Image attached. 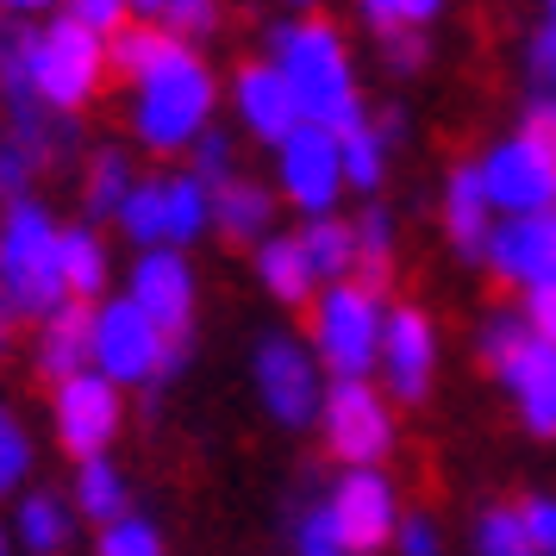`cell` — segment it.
Returning <instances> with one entry per match:
<instances>
[{
  "instance_id": "6da1fadb",
  "label": "cell",
  "mask_w": 556,
  "mask_h": 556,
  "mask_svg": "<svg viewBox=\"0 0 556 556\" xmlns=\"http://www.w3.org/2000/svg\"><path fill=\"white\" fill-rule=\"evenodd\" d=\"M269 63H276V76L288 81V94H294L306 126L344 131V126L363 119L351 51H344V38H338L326 20H281V26H269Z\"/></svg>"
},
{
  "instance_id": "7a4b0ae2",
  "label": "cell",
  "mask_w": 556,
  "mask_h": 556,
  "mask_svg": "<svg viewBox=\"0 0 556 556\" xmlns=\"http://www.w3.org/2000/svg\"><path fill=\"white\" fill-rule=\"evenodd\" d=\"M131 88H138V94H131V131H138L144 151L176 156L213 126L219 88H213V70H206L188 45H176L156 70H144V76L131 81Z\"/></svg>"
},
{
  "instance_id": "3957f363",
  "label": "cell",
  "mask_w": 556,
  "mask_h": 556,
  "mask_svg": "<svg viewBox=\"0 0 556 556\" xmlns=\"http://www.w3.org/2000/svg\"><path fill=\"white\" fill-rule=\"evenodd\" d=\"M56 219L45 201H7L0 213V301L20 319H51L70 301L63 288V256H56Z\"/></svg>"
},
{
  "instance_id": "277c9868",
  "label": "cell",
  "mask_w": 556,
  "mask_h": 556,
  "mask_svg": "<svg viewBox=\"0 0 556 556\" xmlns=\"http://www.w3.org/2000/svg\"><path fill=\"white\" fill-rule=\"evenodd\" d=\"M381 319H388L381 294H369L363 281H331L313 301V356H319V369H331V381H363L381 356Z\"/></svg>"
},
{
  "instance_id": "5b68a950",
  "label": "cell",
  "mask_w": 556,
  "mask_h": 556,
  "mask_svg": "<svg viewBox=\"0 0 556 556\" xmlns=\"http://www.w3.org/2000/svg\"><path fill=\"white\" fill-rule=\"evenodd\" d=\"M106 76V38H94L76 20H56V26L31 31V94L51 106V113H81L94 101V88Z\"/></svg>"
},
{
  "instance_id": "8992f818",
  "label": "cell",
  "mask_w": 556,
  "mask_h": 556,
  "mask_svg": "<svg viewBox=\"0 0 556 556\" xmlns=\"http://www.w3.org/2000/svg\"><path fill=\"white\" fill-rule=\"evenodd\" d=\"M169 344L163 331L138 313V306L119 294V301L94 306V338H88V369L106 376L113 388H151L163 381V363H169Z\"/></svg>"
},
{
  "instance_id": "52a82bcc",
  "label": "cell",
  "mask_w": 556,
  "mask_h": 556,
  "mask_svg": "<svg viewBox=\"0 0 556 556\" xmlns=\"http://www.w3.org/2000/svg\"><path fill=\"white\" fill-rule=\"evenodd\" d=\"M251 376H256V401L263 413L288 431H306L319 426V401H326V381H319V356L294 344V338H281L269 331L251 356Z\"/></svg>"
},
{
  "instance_id": "ba28073f",
  "label": "cell",
  "mask_w": 556,
  "mask_h": 556,
  "mask_svg": "<svg viewBox=\"0 0 556 556\" xmlns=\"http://www.w3.org/2000/svg\"><path fill=\"white\" fill-rule=\"evenodd\" d=\"M319 426H326V451L344 469H376L381 456L394 451V413L381 401L369 376L363 381H331L319 401Z\"/></svg>"
},
{
  "instance_id": "9c48e42d",
  "label": "cell",
  "mask_w": 556,
  "mask_h": 556,
  "mask_svg": "<svg viewBox=\"0 0 556 556\" xmlns=\"http://www.w3.org/2000/svg\"><path fill=\"white\" fill-rule=\"evenodd\" d=\"M326 519L331 531L344 538V551L351 556H376L394 544V526H401V501H394V488L381 469H344V476L331 481L326 501Z\"/></svg>"
},
{
  "instance_id": "30bf717a",
  "label": "cell",
  "mask_w": 556,
  "mask_h": 556,
  "mask_svg": "<svg viewBox=\"0 0 556 556\" xmlns=\"http://www.w3.org/2000/svg\"><path fill=\"white\" fill-rule=\"evenodd\" d=\"M276 181L281 194L301 206L306 219H319V213H331L338 206V194H344V163H338V131L326 126H294L288 138L276 144Z\"/></svg>"
},
{
  "instance_id": "8fae6325",
  "label": "cell",
  "mask_w": 556,
  "mask_h": 556,
  "mask_svg": "<svg viewBox=\"0 0 556 556\" xmlns=\"http://www.w3.org/2000/svg\"><path fill=\"white\" fill-rule=\"evenodd\" d=\"M126 426V406H119V388L94 369H81V376L56 381V444L88 463V456H106V444L119 438Z\"/></svg>"
},
{
  "instance_id": "7c38bea8",
  "label": "cell",
  "mask_w": 556,
  "mask_h": 556,
  "mask_svg": "<svg viewBox=\"0 0 556 556\" xmlns=\"http://www.w3.org/2000/svg\"><path fill=\"white\" fill-rule=\"evenodd\" d=\"M376 369H381V381H388V394L406 401V406L431 394V376H438V331H431L426 306H388Z\"/></svg>"
},
{
  "instance_id": "4fadbf2b",
  "label": "cell",
  "mask_w": 556,
  "mask_h": 556,
  "mask_svg": "<svg viewBox=\"0 0 556 556\" xmlns=\"http://www.w3.org/2000/svg\"><path fill=\"white\" fill-rule=\"evenodd\" d=\"M481 188H488V206L506 213V219H531V213L556 206V169L531 151L519 131L481 156Z\"/></svg>"
},
{
  "instance_id": "5bb4252c",
  "label": "cell",
  "mask_w": 556,
  "mask_h": 556,
  "mask_svg": "<svg viewBox=\"0 0 556 556\" xmlns=\"http://www.w3.org/2000/svg\"><path fill=\"white\" fill-rule=\"evenodd\" d=\"M126 301L138 306V313L163 331V338H188V326H194V269H188V263H181V251H169V244L138 251Z\"/></svg>"
},
{
  "instance_id": "9a60e30c",
  "label": "cell",
  "mask_w": 556,
  "mask_h": 556,
  "mask_svg": "<svg viewBox=\"0 0 556 556\" xmlns=\"http://www.w3.org/2000/svg\"><path fill=\"white\" fill-rule=\"evenodd\" d=\"M481 263L513 288H544L556 281V206L531 213V219H494Z\"/></svg>"
},
{
  "instance_id": "2e32d148",
  "label": "cell",
  "mask_w": 556,
  "mask_h": 556,
  "mask_svg": "<svg viewBox=\"0 0 556 556\" xmlns=\"http://www.w3.org/2000/svg\"><path fill=\"white\" fill-rule=\"evenodd\" d=\"M494 381L513 394V406H519V419H526L531 438H556V351L551 344L526 338L519 351L506 356V369Z\"/></svg>"
},
{
  "instance_id": "e0dca14e",
  "label": "cell",
  "mask_w": 556,
  "mask_h": 556,
  "mask_svg": "<svg viewBox=\"0 0 556 556\" xmlns=\"http://www.w3.org/2000/svg\"><path fill=\"white\" fill-rule=\"evenodd\" d=\"M231 106H238L244 131L263 138V144H281L288 131L301 126V106H294V94H288V81L276 76L269 56H263V63H244V70L231 76Z\"/></svg>"
},
{
  "instance_id": "ac0fdd59",
  "label": "cell",
  "mask_w": 556,
  "mask_h": 556,
  "mask_svg": "<svg viewBox=\"0 0 556 556\" xmlns=\"http://www.w3.org/2000/svg\"><path fill=\"white\" fill-rule=\"evenodd\" d=\"M488 231H494V206H488V188H481V163H456L451 181H444V238H451L456 256L481 263Z\"/></svg>"
},
{
  "instance_id": "d6986e66",
  "label": "cell",
  "mask_w": 556,
  "mask_h": 556,
  "mask_svg": "<svg viewBox=\"0 0 556 556\" xmlns=\"http://www.w3.org/2000/svg\"><path fill=\"white\" fill-rule=\"evenodd\" d=\"M88 338H94V313L81 301H63L38 326V369L51 381H70V376H81L88 369Z\"/></svg>"
},
{
  "instance_id": "ffe728a7",
  "label": "cell",
  "mask_w": 556,
  "mask_h": 556,
  "mask_svg": "<svg viewBox=\"0 0 556 556\" xmlns=\"http://www.w3.org/2000/svg\"><path fill=\"white\" fill-rule=\"evenodd\" d=\"M269 219H276V194L251 176H231L213 188V226L226 231L231 244H263L269 238Z\"/></svg>"
},
{
  "instance_id": "44dd1931",
  "label": "cell",
  "mask_w": 556,
  "mask_h": 556,
  "mask_svg": "<svg viewBox=\"0 0 556 556\" xmlns=\"http://www.w3.org/2000/svg\"><path fill=\"white\" fill-rule=\"evenodd\" d=\"M294 244H301L306 269H313V281H351L356 269V231L351 219H331V213H319V219H306L301 231H294Z\"/></svg>"
},
{
  "instance_id": "7402d4cb",
  "label": "cell",
  "mask_w": 556,
  "mask_h": 556,
  "mask_svg": "<svg viewBox=\"0 0 556 556\" xmlns=\"http://www.w3.org/2000/svg\"><path fill=\"white\" fill-rule=\"evenodd\" d=\"M13 538L26 544V556H63L76 538V506L56 494H26L13 513Z\"/></svg>"
},
{
  "instance_id": "603a6c76",
  "label": "cell",
  "mask_w": 556,
  "mask_h": 556,
  "mask_svg": "<svg viewBox=\"0 0 556 556\" xmlns=\"http://www.w3.org/2000/svg\"><path fill=\"white\" fill-rule=\"evenodd\" d=\"M256 281H263L281 306H306L313 294H319V281H313V269H306L301 244L281 238V231H269V238L256 244Z\"/></svg>"
},
{
  "instance_id": "cb8c5ba5",
  "label": "cell",
  "mask_w": 556,
  "mask_h": 556,
  "mask_svg": "<svg viewBox=\"0 0 556 556\" xmlns=\"http://www.w3.org/2000/svg\"><path fill=\"white\" fill-rule=\"evenodd\" d=\"M213 226V188L201 176H169L163 181V244L181 251V244H194L201 231Z\"/></svg>"
},
{
  "instance_id": "d4e9b609",
  "label": "cell",
  "mask_w": 556,
  "mask_h": 556,
  "mask_svg": "<svg viewBox=\"0 0 556 556\" xmlns=\"http://www.w3.org/2000/svg\"><path fill=\"white\" fill-rule=\"evenodd\" d=\"M131 194V163L126 151H94L88 156V169H81V213L88 219H119V206H126Z\"/></svg>"
},
{
  "instance_id": "484cf974",
  "label": "cell",
  "mask_w": 556,
  "mask_h": 556,
  "mask_svg": "<svg viewBox=\"0 0 556 556\" xmlns=\"http://www.w3.org/2000/svg\"><path fill=\"white\" fill-rule=\"evenodd\" d=\"M338 163H344V188H356V194H376L381 188V176H388V144H381V131L369 113L356 126L338 131Z\"/></svg>"
},
{
  "instance_id": "4316f807",
  "label": "cell",
  "mask_w": 556,
  "mask_h": 556,
  "mask_svg": "<svg viewBox=\"0 0 556 556\" xmlns=\"http://www.w3.org/2000/svg\"><path fill=\"white\" fill-rule=\"evenodd\" d=\"M56 256H63V288L76 294V301H94L106 288V244L94 226H70L56 238Z\"/></svg>"
},
{
  "instance_id": "83f0119b",
  "label": "cell",
  "mask_w": 556,
  "mask_h": 556,
  "mask_svg": "<svg viewBox=\"0 0 556 556\" xmlns=\"http://www.w3.org/2000/svg\"><path fill=\"white\" fill-rule=\"evenodd\" d=\"M351 231H356V269H351V281H363L369 294H381V288L394 281V219H388L381 206H369Z\"/></svg>"
},
{
  "instance_id": "f1b7e54d",
  "label": "cell",
  "mask_w": 556,
  "mask_h": 556,
  "mask_svg": "<svg viewBox=\"0 0 556 556\" xmlns=\"http://www.w3.org/2000/svg\"><path fill=\"white\" fill-rule=\"evenodd\" d=\"M126 476L106 463V456H88L76 469V513L81 519H101V526H113V519H126Z\"/></svg>"
},
{
  "instance_id": "f546056e",
  "label": "cell",
  "mask_w": 556,
  "mask_h": 556,
  "mask_svg": "<svg viewBox=\"0 0 556 556\" xmlns=\"http://www.w3.org/2000/svg\"><path fill=\"white\" fill-rule=\"evenodd\" d=\"M181 38H169L163 26H126V31H113L106 38V70H119V76H144V70H156L163 56L176 51Z\"/></svg>"
},
{
  "instance_id": "4dcf8cb0",
  "label": "cell",
  "mask_w": 556,
  "mask_h": 556,
  "mask_svg": "<svg viewBox=\"0 0 556 556\" xmlns=\"http://www.w3.org/2000/svg\"><path fill=\"white\" fill-rule=\"evenodd\" d=\"M119 231H126L138 251L163 244V181H131L126 206H119Z\"/></svg>"
},
{
  "instance_id": "1f68e13d",
  "label": "cell",
  "mask_w": 556,
  "mask_h": 556,
  "mask_svg": "<svg viewBox=\"0 0 556 556\" xmlns=\"http://www.w3.org/2000/svg\"><path fill=\"white\" fill-rule=\"evenodd\" d=\"M476 556H538L526 526H519V506H488V513H481L476 519Z\"/></svg>"
},
{
  "instance_id": "d6a6232c",
  "label": "cell",
  "mask_w": 556,
  "mask_h": 556,
  "mask_svg": "<svg viewBox=\"0 0 556 556\" xmlns=\"http://www.w3.org/2000/svg\"><path fill=\"white\" fill-rule=\"evenodd\" d=\"M526 338H531V331H526V319H519V313H488V319H481V331H476V363L488 369V376H501L506 356L519 351Z\"/></svg>"
},
{
  "instance_id": "836d02e7",
  "label": "cell",
  "mask_w": 556,
  "mask_h": 556,
  "mask_svg": "<svg viewBox=\"0 0 556 556\" xmlns=\"http://www.w3.org/2000/svg\"><path fill=\"white\" fill-rule=\"evenodd\" d=\"M438 13H444V0H363V20L376 26V38L401 26L426 31V20H438Z\"/></svg>"
},
{
  "instance_id": "e575fe53",
  "label": "cell",
  "mask_w": 556,
  "mask_h": 556,
  "mask_svg": "<svg viewBox=\"0 0 556 556\" xmlns=\"http://www.w3.org/2000/svg\"><path fill=\"white\" fill-rule=\"evenodd\" d=\"M101 556H169L163 551V538H156L151 519H113V526L101 531Z\"/></svg>"
},
{
  "instance_id": "d590c367",
  "label": "cell",
  "mask_w": 556,
  "mask_h": 556,
  "mask_svg": "<svg viewBox=\"0 0 556 556\" xmlns=\"http://www.w3.org/2000/svg\"><path fill=\"white\" fill-rule=\"evenodd\" d=\"M188 151H194V169H188V176H201L206 188H219V181L238 176V169H231V163H238V151H231V138H226L219 126H206L201 138L188 144Z\"/></svg>"
},
{
  "instance_id": "8d00e7d4",
  "label": "cell",
  "mask_w": 556,
  "mask_h": 556,
  "mask_svg": "<svg viewBox=\"0 0 556 556\" xmlns=\"http://www.w3.org/2000/svg\"><path fill=\"white\" fill-rule=\"evenodd\" d=\"M26 469H31V438H26V426L0 406V494H13V488L26 481Z\"/></svg>"
},
{
  "instance_id": "74e56055",
  "label": "cell",
  "mask_w": 556,
  "mask_h": 556,
  "mask_svg": "<svg viewBox=\"0 0 556 556\" xmlns=\"http://www.w3.org/2000/svg\"><path fill=\"white\" fill-rule=\"evenodd\" d=\"M156 26L169 31V38H206V31L219 26V0H169L163 13H156Z\"/></svg>"
},
{
  "instance_id": "f35d334b",
  "label": "cell",
  "mask_w": 556,
  "mask_h": 556,
  "mask_svg": "<svg viewBox=\"0 0 556 556\" xmlns=\"http://www.w3.org/2000/svg\"><path fill=\"white\" fill-rule=\"evenodd\" d=\"M294 556H351L344 551V538L331 531L326 506H306L301 519H294Z\"/></svg>"
},
{
  "instance_id": "ab89813d",
  "label": "cell",
  "mask_w": 556,
  "mask_h": 556,
  "mask_svg": "<svg viewBox=\"0 0 556 556\" xmlns=\"http://www.w3.org/2000/svg\"><path fill=\"white\" fill-rule=\"evenodd\" d=\"M426 56H431L426 31H413V26L381 31V63H388L394 76H419V70H426Z\"/></svg>"
},
{
  "instance_id": "60d3db41",
  "label": "cell",
  "mask_w": 556,
  "mask_h": 556,
  "mask_svg": "<svg viewBox=\"0 0 556 556\" xmlns=\"http://www.w3.org/2000/svg\"><path fill=\"white\" fill-rule=\"evenodd\" d=\"M544 13H551V20L531 31V45H526V70L538 76V88H544V94H556V0H544Z\"/></svg>"
},
{
  "instance_id": "b9f144b4",
  "label": "cell",
  "mask_w": 556,
  "mask_h": 556,
  "mask_svg": "<svg viewBox=\"0 0 556 556\" xmlns=\"http://www.w3.org/2000/svg\"><path fill=\"white\" fill-rule=\"evenodd\" d=\"M519 526H526L538 556H556V494H526L519 501Z\"/></svg>"
},
{
  "instance_id": "7bdbcfd3",
  "label": "cell",
  "mask_w": 556,
  "mask_h": 556,
  "mask_svg": "<svg viewBox=\"0 0 556 556\" xmlns=\"http://www.w3.org/2000/svg\"><path fill=\"white\" fill-rule=\"evenodd\" d=\"M519 138H526L531 151L544 156L556 169V94H538V101L526 106V119H519Z\"/></svg>"
},
{
  "instance_id": "ee69618b",
  "label": "cell",
  "mask_w": 556,
  "mask_h": 556,
  "mask_svg": "<svg viewBox=\"0 0 556 556\" xmlns=\"http://www.w3.org/2000/svg\"><path fill=\"white\" fill-rule=\"evenodd\" d=\"M31 176H38V156H31L26 144H13V138L0 131V201H20Z\"/></svg>"
},
{
  "instance_id": "f6af8a7d",
  "label": "cell",
  "mask_w": 556,
  "mask_h": 556,
  "mask_svg": "<svg viewBox=\"0 0 556 556\" xmlns=\"http://www.w3.org/2000/svg\"><path fill=\"white\" fill-rule=\"evenodd\" d=\"M63 7H70V20H76V26H88L94 31V38H113V31H126V0H63Z\"/></svg>"
},
{
  "instance_id": "bcb514c9",
  "label": "cell",
  "mask_w": 556,
  "mask_h": 556,
  "mask_svg": "<svg viewBox=\"0 0 556 556\" xmlns=\"http://www.w3.org/2000/svg\"><path fill=\"white\" fill-rule=\"evenodd\" d=\"M519 319H526V331L538 338V344H551V351H556V281H544V288H526Z\"/></svg>"
},
{
  "instance_id": "7dc6e473",
  "label": "cell",
  "mask_w": 556,
  "mask_h": 556,
  "mask_svg": "<svg viewBox=\"0 0 556 556\" xmlns=\"http://www.w3.org/2000/svg\"><path fill=\"white\" fill-rule=\"evenodd\" d=\"M394 544H401V556H444V538H438V526H431L426 513H401Z\"/></svg>"
},
{
  "instance_id": "c3c4849f",
  "label": "cell",
  "mask_w": 556,
  "mask_h": 556,
  "mask_svg": "<svg viewBox=\"0 0 556 556\" xmlns=\"http://www.w3.org/2000/svg\"><path fill=\"white\" fill-rule=\"evenodd\" d=\"M51 0H0V13H13V20H31V13H45Z\"/></svg>"
},
{
  "instance_id": "681fc988",
  "label": "cell",
  "mask_w": 556,
  "mask_h": 556,
  "mask_svg": "<svg viewBox=\"0 0 556 556\" xmlns=\"http://www.w3.org/2000/svg\"><path fill=\"white\" fill-rule=\"evenodd\" d=\"M13 326H20V313H13V306L0 301V356L13 351Z\"/></svg>"
},
{
  "instance_id": "f907efd6",
  "label": "cell",
  "mask_w": 556,
  "mask_h": 556,
  "mask_svg": "<svg viewBox=\"0 0 556 556\" xmlns=\"http://www.w3.org/2000/svg\"><path fill=\"white\" fill-rule=\"evenodd\" d=\"M131 13H144V20H156V13H163V7H169V0H126Z\"/></svg>"
},
{
  "instance_id": "816d5d0a",
  "label": "cell",
  "mask_w": 556,
  "mask_h": 556,
  "mask_svg": "<svg viewBox=\"0 0 556 556\" xmlns=\"http://www.w3.org/2000/svg\"><path fill=\"white\" fill-rule=\"evenodd\" d=\"M281 7H294V13H306V7H319V0H281Z\"/></svg>"
},
{
  "instance_id": "f5cc1de1",
  "label": "cell",
  "mask_w": 556,
  "mask_h": 556,
  "mask_svg": "<svg viewBox=\"0 0 556 556\" xmlns=\"http://www.w3.org/2000/svg\"><path fill=\"white\" fill-rule=\"evenodd\" d=\"M0 556H13V538H7V531H0Z\"/></svg>"
}]
</instances>
